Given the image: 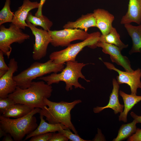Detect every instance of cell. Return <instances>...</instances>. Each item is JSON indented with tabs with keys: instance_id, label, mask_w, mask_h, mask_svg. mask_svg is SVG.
<instances>
[{
	"instance_id": "1",
	"label": "cell",
	"mask_w": 141,
	"mask_h": 141,
	"mask_svg": "<svg viewBox=\"0 0 141 141\" xmlns=\"http://www.w3.org/2000/svg\"><path fill=\"white\" fill-rule=\"evenodd\" d=\"M52 91L51 85L40 80L33 81L30 86L26 89H22L17 86L15 90L9 94L8 97L16 103L24 104L34 108L43 109L46 106L44 99L50 98Z\"/></svg>"
},
{
	"instance_id": "2",
	"label": "cell",
	"mask_w": 141,
	"mask_h": 141,
	"mask_svg": "<svg viewBox=\"0 0 141 141\" xmlns=\"http://www.w3.org/2000/svg\"><path fill=\"white\" fill-rule=\"evenodd\" d=\"M46 106L41 109L39 113L46 117V120L52 124H62L71 130L75 133L77 132L71 121V110L77 104L82 102L81 100H75L70 102L63 101L55 102L48 98L44 99Z\"/></svg>"
},
{
	"instance_id": "3",
	"label": "cell",
	"mask_w": 141,
	"mask_h": 141,
	"mask_svg": "<svg viewBox=\"0 0 141 141\" xmlns=\"http://www.w3.org/2000/svg\"><path fill=\"white\" fill-rule=\"evenodd\" d=\"M41 109L35 108L26 115L12 119L0 115V127L10 134L14 140L20 141L34 131L38 125L35 114L39 113Z\"/></svg>"
},
{
	"instance_id": "4",
	"label": "cell",
	"mask_w": 141,
	"mask_h": 141,
	"mask_svg": "<svg viewBox=\"0 0 141 141\" xmlns=\"http://www.w3.org/2000/svg\"><path fill=\"white\" fill-rule=\"evenodd\" d=\"M66 64V67L60 73H53L38 78V79L43 81L49 85L63 81L66 84L65 89L68 91L72 90L73 86L76 89L85 90V87L79 82L78 79L81 78L87 82L90 81L86 78L81 72L83 68L89 63L78 62L75 61L67 62Z\"/></svg>"
},
{
	"instance_id": "5",
	"label": "cell",
	"mask_w": 141,
	"mask_h": 141,
	"mask_svg": "<svg viewBox=\"0 0 141 141\" xmlns=\"http://www.w3.org/2000/svg\"><path fill=\"white\" fill-rule=\"evenodd\" d=\"M64 64H57L49 59L46 62H35L28 68L13 76L17 86L22 89L30 87L33 80L51 73L61 72L64 68Z\"/></svg>"
},
{
	"instance_id": "6",
	"label": "cell",
	"mask_w": 141,
	"mask_h": 141,
	"mask_svg": "<svg viewBox=\"0 0 141 141\" xmlns=\"http://www.w3.org/2000/svg\"><path fill=\"white\" fill-rule=\"evenodd\" d=\"M101 34L99 32L89 34L88 37L82 42L70 44L64 49L52 52L49 55V59L59 64H65L68 61H75L78 54L85 47L93 49L97 47V44Z\"/></svg>"
},
{
	"instance_id": "7",
	"label": "cell",
	"mask_w": 141,
	"mask_h": 141,
	"mask_svg": "<svg viewBox=\"0 0 141 141\" xmlns=\"http://www.w3.org/2000/svg\"><path fill=\"white\" fill-rule=\"evenodd\" d=\"M30 38L29 35L11 23L8 28L0 25V50L9 58L12 50L11 45L14 43H22Z\"/></svg>"
},
{
	"instance_id": "8",
	"label": "cell",
	"mask_w": 141,
	"mask_h": 141,
	"mask_svg": "<svg viewBox=\"0 0 141 141\" xmlns=\"http://www.w3.org/2000/svg\"><path fill=\"white\" fill-rule=\"evenodd\" d=\"M51 38L50 43L55 47L67 46L71 42L76 40L83 41L89 34L80 29H64L48 31Z\"/></svg>"
},
{
	"instance_id": "9",
	"label": "cell",
	"mask_w": 141,
	"mask_h": 141,
	"mask_svg": "<svg viewBox=\"0 0 141 141\" xmlns=\"http://www.w3.org/2000/svg\"><path fill=\"white\" fill-rule=\"evenodd\" d=\"M26 21L28 27L35 37L32 58L34 60H39L46 56L48 46L51 42V38L48 31L37 28L27 20Z\"/></svg>"
},
{
	"instance_id": "10",
	"label": "cell",
	"mask_w": 141,
	"mask_h": 141,
	"mask_svg": "<svg viewBox=\"0 0 141 141\" xmlns=\"http://www.w3.org/2000/svg\"><path fill=\"white\" fill-rule=\"evenodd\" d=\"M104 64L108 69L118 72V75L116 77L117 81L120 85L125 84L130 86L131 94L136 95L138 89H141V69L138 68L132 72L123 71L115 67L111 63L103 62Z\"/></svg>"
},
{
	"instance_id": "11",
	"label": "cell",
	"mask_w": 141,
	"mask_h": 141,
	"mask_svg": "<svg viewBox=\"0 0 141 141\" xmlns=\"http://www.w3.org/2000/svg\"><path fill=\"white\" fill-rule=\"evenodd\" d=\"M9 69L0 78V98H5L13 93L17 86L13 79V74L17 71L18 63L14 58H11L8 64Z\"/></svg>"
},
{
	"instance_id": "12",
	"label": "cell",
	"mask_w": 141,
	"mask_h": 141,
	"mask_svg": "<svg viewBox=\"0 0 141 141\" xmlns=\"http://www.w3.org/2000/svg\"><path fill=\"white\" fill-rule=\"evenodd\" d=\"M97 47L102 48L103 52L109 55L111 61L121 66L125 71L132 72L134 70L132 68L131 62L128 58L121 53V51L116 46L105 43L98 42Z\"/></svg>"
},
{
	"instance_id": "13",
	"label": "cell",
	"mask_w": 141,
	"mask_h": 141,
	"mask_svg": "<svg viewBox=\"0 0 141 141\" xmlns=\"http://www.w3.org/2000/svg\"><path fill=\"white\" fill-rule=\"evenodd\" d=\"M39 5L37 2L24 0L22 5L14 13L11 23L19 28L25 30L26 27H28L26 21L29 13L33 9L38 8Z\"/></svg>"
},
{
	"instance_id": "14",
	"label": "cell",
	"mask_w": 141,
	"mask_h": 141,
	"mask_svg": "<svg viewBox=\"0 0 141 141\" xmlns=\"http://www.w3.org/2000/svg\"><path fill=\"white\" fill-rule=\"evenodd\" d=\"M93 13L96 27L100 30L101 34L104 36L108 34L113 27L112 24L115 19L114 15L108 11L100 8L94 10Z\"/></svg>"
},
{
	"instance_id": "15",
	"label": "cell",
	"mask_w": 141,
	"mask_h": 141,
	"mask_svg": "<svg viewBox=\"0 0 141 141\" xmlns=\"http://www.w3.org/2000/svg\"><path fill=\"white\" fill-rule=\"evenodd\" d=\"M113 89L109 97V100L108 104L106 106L100 107L97 106L93 109V111L95 113H98L103 110L108 108L113 109L115 114L119 113H121L123 111L124 105L121 104L119 101V85L116 80L113 78L112 80Z\"/></svg>"
},
{
	"instance_id": "16",
	"label": "cell",
	"mask_w": 141,
	"mask_h": 141,
	"mask_svg": "<svg viewBox=\"0 0 141 141\" xmlns=\"http://www.w3.org/2000/svg\"><path fill=\"white\" fill-rule=\"evenodd\" d=\"M132 22L141 24V0H129L127 11L120 21L123 25Z\"/></svg>"
},
{
	"instance_id": "17",
	"label": "cell",
	"mask_w": 141,
	"mask_h": 141,
	"mask_svg": "<svg viewBox=\"0 0 141 141\" xmlns=\"http://www.w3.org/2000/svg\"><path fill=\"white\" fill-rule=\"evenodd\" d=\"M96 27L95 18L93 13L83 15L74 21H69L63 26L64 29H81L87 32L90 27Z\"/></svg>"
},
{
	"instance_id": "18",
	"label": "cell",
	"mask_w": 141,
	"mask_h": 141,
	"mask_svg": "<svg viewBox=\"0 0 141 141\" xmlns=\"http://www.w3.org/2000/svg\"><path fill=\"white\" fill-rule=\"evenodd\" d=\"M44 116L40 115V122L37 128L33 132L27 135L24 140H26L36 135L48 133L59 132L62 129L67 128L62 124H52L46 122Z\"/></svg>"
},
{
	"instance_id": "19",
	"label": "cell",
	"mask_w": 141,
	"mask_h": 141,
	"mask_svg": "<svg viewBox=\"0 0 141 141\" xmlns=\"http://www.w3.org/2000/svg\"><path fill=\"white\" fill-rule=\"evenodd\" d=\"M124 26L132 42V46L129 51V54L141 52V24L136 26L130 24H125Z\"/></svg>"
},
{
	"instance_id": "20",
	"label": "cell",
	"mask_w": 141,
	"mask_h": 141,
	"mask_svg": "<svg viewBox=\"0 0 141 141\" xmlns=\"http://www.w3.org/2000/svg\"><path fill=\"white\" fill-rule=\"evenodd\" d=\"M119 94L122 97L124 103V110L120 113L119 120L125 122L127 121V117L129 111L134 106L141 101V96L128 94L122 90L119 91Z\"/></svg>"
},
{
	"instance_id": "21",
	"label": "cell",
	"mask_w": 141,
	"mask_h": 141,
	"mask_svg": "<svg viewBox=\"0 0 141 141\" xmlns=\"http://www.w3.org/2000/svg\"><path fill=\"white\" fill-rule=\"evenodd\" d=\"M34 108L24 104L16 103L1 115L8 118H18L26 115Z\"/></svg>"
},
{
	"instance_id": "22",
	"label": "cell",
	"mask_w": 141,
	"mask_h": 141,
	"mask_svg": "<svg viewBox=\"0 0 141 141\" xmlns=\"http://www.w3.org/2000/svg\"><path fill=\"white\" fill-rule=\"evenodd\" d=\"M98 42H103L114 45L118 47L121 51L127 48L128 44L123 43L120 39V36L116 28L112 27L109 33L105 35L101 34Z\"/></svg>"
},
{
	"instance_id": "23",
	"label": "cell",
	"mask_w": 141,
	"mask_h": 141,
	"mask_svg": "<svg viewBox=\"0 0 141 141\" xmlns=\"http://www.w3.org/2000/svg\"><path fill=\"white\" fill-rule=\"evenodd\" d=\"M137 123V122L134 119L131 123L122 125L119 130L117 137L113 141H120L128 138L136 131Z\"/></svg>"
},
{
	"instance_id": "24",
	"label": "cell",
	"mask_w": 141,
	"mask_h": 141,
	"mask_svg": "<svg viewBox=\"0 0 141 141\" xmlns=\"http://www.w3.org/2000/svg\"><path fill=\"white\" fill-rule=\"evenodd\" d=\"M34 26H38L42 27L44 30L49 31L53 25L52 22L47 17L43 15L42 16L38 17L33 15L30 12L26 19Z\"/></svg>"
},
{
	"instance_id": "25",
	"label": "cell",
	"mask_w": 141,
	"mask_h": 141,
	"mask_svg": "<svg viewBox=\"0 0 141 141\" xmlns=\"http://www.w3.org/2000/svg\"><path fill=\"white\" fill-rule=\"evenodd\" d=\"M10 4V0H5L4 5L0 11V25L12 21L14 13L11 11Z\"/></svg>"
},
{
	"instance_id": "26",
	"label": "cell",
	"mask_w": 141,
	"mask_h": 141,
	"mask_svg": "<svg viewBox=\"0 0 141 141\" xmlns=\"http://www.w3.org/2000/svg\"><path fill=\"white\" fill-rule=\"evenodd\" d=\"M16 103L12 99L8 97L0 98V113L1 115L3 114L10 107Z\"/></svg>"
},
{
	"instance_id": "27",
	"label": "cell",
	"mask_w": 141,
	"mask_h": 141,
	"mask_svg": "<svg viewBox=\"0 0 141 141\" xmlns=\"http://www.w3.org/2000/svg\"><path fill=\"white\" fill-rule=\"evenodd\" d=\"M70 129L67 128L66 129H62L58 132L64 135L70 141H89L81 138L78 134L73 133L70 131Z\"/></svg>"
},
{
	"instance_id": "28",
	"label": "cell",
	"mask_w": 141,
	"mask_h": 141,
	"mask_svg": "<svg viewBox=\"0 0 141 141\" xmlns=\"http://www.w3.org/2000/svg\"><path fill=\"white\" fill-rule=\"evenodd\" d=\"M52 133H48L33 136L31 138L29 141H49Z\"/></svg>"
},
{
	"instance_id": "29",
	"label": "cell",
	"mask_w": 141,
	"mask_h": 141,
	"mask_svg": "<svg viewBox=\"0 0 141 141\" xmlns=\"http://www.w3.org/2000/svg\"><path fill=\"white\" fill-rule=\"evenodd\" d=\"M4 54L0 50V78L3 76L9 69V67L6 64L4 59Z\"/></svg>"
},
{
	"instance_id": "30",
	"label": "cell",
	"mask_w": 141,
	"mask_h": 141,
	"mask_svg": "<svg viewBox=\"0 0 141 141\" xmlns=\"http://www.w3.org/2000/svg\"><path fill=\"white\" fill-rule=\"evenodd\" d=\"M69 140L63 134L58 132V133H52V136L49 141H67Z\"/></svg>"
},
{
	"instance_id": "31",
	"label": "cell",
	"mask_w": 141,
	"mask_h": 141,
	"mask_svg": "<svg viewBox=\"0 0 141 141\" xmlns=\"http://www.w3.org/2000/svg\"><path fill=\"white\" fill-rule=\"evenodd\" d=\"M128 141H141V128H137L136 132L128 139Z\"/></svg>"
},
{
	"instance_id": "32",
	"label": "cell",
	"mask_w": 141,
	"mask_h": 141,
	"mask_svg": "<svg viewBox=\"0 0 141 141\" xmlns=\"http://www.w3.org/2000/svg\"><path fill=\"white\" fill-rule=\"evenodd\" d=\"M46 0H40L39 2V6L38 8V10L35 13V15L37 17H39L43 16L42 13V9L44 3Z\"/></svg>"
},
{
	"instance_id": "33",
	"label": "cell",
	"mask_w": 141,
	"mask_h": 141,
	"mask_svg": "<svg viewBox=\"0 0 141 141\" xmlns=\"http://www.w3.org/2000/svg\"><path fill=\"white\" fill-rule=\"evenodd\" d=\"M130 115L134 119L136 120L138 123H141V116L138 115L133 111L131 112Z\"/></svg>"
},
{
	"instance_id": "34",
	"label": "cell",
	"mask_w": 141,
	"mask_h": 141,
	"mask_svg": "<svg viewBox=\"0 0 141 141\" xmlns=\"http://www.w3.org/2000/svg\"><path fill=\"white\" fill-rule=\"evenodd\" d=\"M2 141H13L14 139L12 138L11 135L9 133L7 134L4 136Z\"/></svg>"
},
{
	"instance_id": "35",
	"label": "cell",
	"mask_w": 141,
	"mask_h": 141,
	"mask_svg": "<svg viewBox=\"0 0 141 141\" xmlns=\"http://www.w3.org/2000/svg\"><path fill=\"white\" fill-rule=\"evenodd\" d=\"M102 134L101 133L100 130L98 129V134L96 136L94 139H93L94 141L99 140H102Z\"/></svg>"
},
{
	"instance_id": "36",
	"label": "cell",
	"mask_w": 141,
	"mask_h": 141,
	"mask_svg": "<svg viewBox=\"0 0 141 141\" xmlns=\"http://www.w3.org/2000/svg\"><path fill=\"white\" fill-rule=\"evenodd\" d=\"M7 133L3 130L0 127V138H1L3 136H5Z\"/></svg>"
}]
</instances>
